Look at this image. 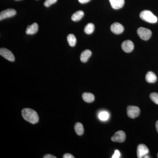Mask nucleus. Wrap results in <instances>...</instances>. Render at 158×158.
Masks as SVG:
<instances>
[{
	"instance_id": "obj_1",
	"label": "nucleus",
	"mask_w": 158,
	"mask_h": 158,
	"mask_svg": "<svg viewBox=\"0 0 158 158\" xmlns=\"http://www.w3.org/2000/svg\"><path fill=\"white\" fill-rule=\"evenodd\" d=\"M22 115L25 120L32 124L37 123L39 120V117L37 112L32 109H24L22 111Z\"/></svg>"
},
{
	"instance_id": "obj_2",
	"label": "nucleus",
	"mask_w": 158,
	"mask_h": 158,
	"mask_svg": "<svg viewBox=\"0 0 158 158\" xmlns=\"http://www.w3.org/2000/svg\"><path fill=\"white\" fill-rule=\"evenodd\" d=\"M140 17L143 20L151 23H155L158 21L156 16L148 10H144L141 11L140 13Z\"/></svg>"
},
{
	"instance_id": "obj_3",
	"label": "nucleus",
	"mask_w": 158,
	"mask_h": 158,
	"mask_svg": "<svg viewBox=\"0 0 158 158\" xmlns=\"http://www.w3.org/2000/svg\"><path fill=\"white\" fill-rule=\"evenodd\" d=\"M137 33L139 37L144 40H147L151 38L152 36V31L149 29L144 27H140L138 29Z\"/></svg>"
},
{
	"instance_id": "obj_4",
	"label": "nucleus",
	"mask_w": 158,
	"mask_h": 158,
	"mask_svg": "<svg viewBox=\"0 0 158 158\" xmlns=\"http://www.w3.org/2000/svg\"><path fill=\"white\" fill-rule=\"evenodd\" d=\"M140 110L135 106H129L127 108V116L130 118H135L140 115Z\"/></svg>"
},
{
	"instance_id": "obj_5",
	"label": "nucleus",
	"mask_w": 158,
	"mask_h": 158,
	"mask_svg": "<svg viewBox=\"0 0 158 158\" xmlns=\"http://www.w3.org/2000/svg\"><path fill=\"white\" fill-rule=\"evenodd\" d=\"M0 55L10 62H14L15 60L13 54L7 48H1L0 49Z\"/></svg>"
},
{
	"instance_id": "obj_6",
	"label": "nucleus",
	"mask_w": 158,
	"mask_h": 158,
	"mask_svg": "<svg viewBox=\"0 0 158 158\" xmlns=\"http://www.w3.org/2000/svg\"><path fill=\"white\" fill-rule=\"evenodd\" d=\"M149 152V150L145 144H140L137 148V157L138 158L144 157Z\"/></svg>"
},
{
	"instance_id": "obj_7",
	"label": "nucleus",
	"mask_w": 158,
	"mask_h": 158,
	"mask_svg": "<svg viewBox=\"0 0 158 158\" xmlns=\"http://www.w3.org/2000/svg\"><path fill=\"white\" fill-rule=\"evenodd\" d=\"M126 139V134L124 131H119L116 132L111 139L113 142H118L119 143L124 142Z\"/></svg>"
},
{
	"instance_id": "obj_8",
	"label": "nucleus",
	"mask_w": 158,
	"mask_h": 158,
	"mask_svg": "<svg viewBox=\"0 0 158 158\" xmlns=\"http://www.w3.org/2000/svg\"><path fill=\"white\" fill-rule=\"evenodd\" d=\"M16 14V11L14 9H7L2 11L0 13V20L14 16Z\"/></svg>"
},
{
	"instance_id": "obj_9",
	"label": "nucleus",
	"mask_w": 158,
	"mask_h": 158,
	"mask_svg": "<svg viewBox=\"0 0 158 158\" xmlns=\"http://www.w3.org/2000/svg\"><path fill=\"white\" fill-rule=\"evenodd\" d=\"M123 50L126 53L131 52L134 48V44L132 41L127 40L123 43L121 45Z\"/></svg>"
},
{
	"instance_id": "obj_10",
	"label": "nucleus",
	"mask_w": 158,
	"mask_h": 158,
	"mask_svg": "<svg viewBox=\"0 0 158 158\" xmlns=\"http://www.w3.org/2000/svg\"><path fill=\"white\" fill-rule=\"evenodd\" d=\"M111 31L114 34H119L124 31V27L121 24L118 23H115L111 26Z\"/></svg>"
},
{
	"instance_id": "obj_11",
	"label": "nucleus",
	"mask_w": 158,
	"mask_h": 158,
	"mask_svg": "<svg viewBox=\"0 0 158 158\" xmlns=\"http://www.w3.org/2000/svg\"><path fill=\"white\" fill-rule=\"evenodd\" d=\"M112 8L114 9H121L124 6V0H109Z\"/></svg>"
},
{
	"instance_id": "obj_12",
	"label": "nucleus",
	"mask_w": 158,
	"mask_h": 158,
	"mask_svg": "<svg viewBox=\"0 0 158 158\" xmlns=\"http://www.w3.org/2000/svg\"><path fill=\"white\" fill-rule=\"evenodd\" d=\"M38 30V25L37 23H34L31 25L28 26L26 30V33L27 34H34L37 33Z\"/></svg>"
},
{
	"instance_id": "obj_13",
	"label": "nucleus",
	"mask_w": 158,
	"mask_h": 158,
	"mask_svg": "<svg viewBox=\"0 0 158 158\" xmlns=\"http://www.w3.org/2000/svg\"><path fill=\"white\" fill-rule=\"evenodd\" d=\"M91 51L89 50H85L84 52H82L80 56V59L82 62H86L88 61V59L91 56Z\"/></svg>"
},
{
	"instance_id": "obj_14",
	"label": "nucleus",
	"mask_w": 158,
	"mask_h": 158,
	"mask_svg": "<svg viewBox=\"0 0 158 158\" xmlns=\"http://www.w3.org/2000/svg\"><path fill=\"white\" fill-rule=\"evenodd\" d=\"M145 80L148 83H155L157 81V77L152 72L149 71L146 74Z\"/></svg>"
},
{
	"instance_id": "obj_15",
	"label": "nucleus",
	"mask_w": 158,
	"mask_h": 158,
	"mask_svg": "<svg viewBox=\"0 0 158 158\" xmlns=\"http://www.w3.org/2000/svg\"><path fill=\"white\" fill-rule=\"evenodd\" d=\"M82 98L87 103H91L94 100V96L90 93H84L82 94Z\"/></svg>"
},
{
	"instance_id": "obj_16",
	"label": "nucleus",
	"mask_w": 158,
	"mask_h": 158,
	"mask_svg": "<svg viewBox=\"0 0 158 158\" xmlns=\"http://www.w3.org/2000/svg\"><path fill=\"white\" fill-rule=\"evenodd\" d=\"M84 15V11H77L73 15L71 19L74 22H77L80 21Z\"/></svg>"
},
{
	"instance_id": "obj_17",
	"label": "nucleus",
	"mask_w": 158,
	"mask_h": 158,
	"mask_svg": "<svg viewBox=\"0 0 158 158\" xmlns=\"http://www.w3.org/2000/svg\"><path fill=\"white\" fill-rule=\"evenodd\" d=\"M75 131L77 135H82L84 132V127L83 125L80 123H77L75 125Z\"/></svg>"
},
{
	"instance_id": "obj_18",
	"label": "nucleus",
	"mask_w": 158,
	"mask_h": 158,
	"mask_svg": "<svg viewBox=\"0 0 158 158\" xmlns=\"http://www.w3.org/2000/svg\"><path fill=\"white\" fill-rule=\"evenodd\" d=\"M67 41L69 46L74 47L75 46L77 43V39L75 36L73 34H70L67 36Z\"/></svg>"
},
{
	"instance_id": "obj_19",
	"label": "nucleus",
	"mask_w": 158,
	"mask_h": 158,
	"mask_svg": "<svg viewBox=\"0 0 158 158\" xmlns=\"http://www.w3.org/2000/svg\"><path fill=\"white\" fill-rule=\"evenodd\" d=\"M94 30V25L93 23H89L85 27L84 31H85V32L86 34H90L93 33Z\"/></svg>"
},
{
	"instance_id": "obj_20",
	"label": "nucleus",
	"mask_w": 158,
	"mask_h": 158,
	"mask_svg": "<svg viewBox=\"0 0 158 158\" xmlns=\"http://www.w3.org/2000/svg\"><path fill=\"white\" fill-rule=\"evenodd\" d=\"M109 113L106 111H102L98 115V118L103 121H106L109 118Z\"/></svg>"
},
{
	"instance_id": "obj_21",
	"label": "nucleus",
	"mask_w": 158,
	"mask_h": 158,
	"mask_svg": "<svg viewBox=\"0 0 158 158\" xmlns=\"http://www.w3.org/2000/svg\"><path fill=\"white\" fill-rule=\"evenodd\" d=\"M150 98L156 104L158 105V94L154 92L150 94Z\"/></svg>"
},
{
	"instance_id": "obj_22",
	"label": "nucleus",
	"mask_w": 158,
	"mask_h": 158,
	"mask_svg": "<svg viewBox=\"0 0 158 158\" xmlns=\"http://www.w3.org/2000/svg\"><path fill=\"white\" fill-rule=\"evenodd\" d=\"M57 0H46L44 2V6L46 7H50L51 5L56 2Z\"/></svg>"
},
{
	"instance_id": "obj_23",
	"label": "nucleus",
	"mask_w": 158,
	"mask_h": 158,
	"mask_svg": "<svg viewBox=\"0 0 158 158\" xmlns=\"http://www.w3.org/2000/svg\"><path fill=\"white\" fill-rule=\"evenodd\" d=\"M120 153L119 152V151L118 150H116L115 151L114 154L112 156V158H118L120 157Z\"/></svg>"
},
{
	"instance_id": "obj_24",
	"label": "nucleus",
	"mask_w": 158,
	"mask_h": 158,
	"mask_svg": "<svg viewBox=\"0 0 158 158\" xmlns=\"http://www.w3.org/2000/svg\"><path fill=\"white\" fill-rule=\"evenodd\" d=\"M63 158H74L73 155L69 153H66L63 156Z\"/></svg>"
},
{
	"instance_id": "obj_25",
	"label": "nucleus",
	"mask_w": 158,
	"mask_h": 158,
	"mask_svg": "<svg viewBox=\"0 0 158 158\" xmlns=\"http://www.w3.org/2000/svg\"><path fill=\"white\" fill-rule=\"evenodd\" d=\"M44 158H56L55 156L52 155L51 154L46 155L43 157Z\"/></svg>"
},
{
	"instance_id": "obj_26",
	"label": "nucleus",
	"mask_w": 158,
	"mask_h": 158,
	"mask_svg": "<svg viewBox=\"0 0 158 158\" xmlns=\"http://www.w3.org/2000/svg\"><path fill=\"white\" fill-rule=\"evenodd\" d=\"M90 0H78L79 2L81 4H85L90 2Z\"/></svg>"
},
{
	"instance_id": "obj_27",
	"label": "nucleus",
	"mask_w": 158,
	"mask_h": 158,
	"mask_svg": "<svg viewBox=\"0 0 158 158\" xmlns=\"http://www.w3.org/2000/svg\"><path fill=\"white\" fill-rule=\"evenodd\" d=\"M156 129L158 133V121H157L156 123Z\"/></svg>"
},
{
	"instance_id": "obj_28",
	"label": "nucleus",
	"mask_w": 158,
	"mask_h": 158,
	"mask_svg": "<svg viewBox=\"0 0 158 158\" xmlns=\"http://www.w3.org/2000/svg\"><path fill=\"white\" fill-rule=\"evenodd\" d=\"M15 1H19V0H15Z\"/></svg>"
},
{
	"instance_id": "obj_29",
	"label": "nucleus",
	"mask_w": 158,
	"mask_h": 158,
	"mask_svg": "<svg viewBox=\"0 0 158 158\" xmlns=\"http://www.w3.org/2000/svg\"><path fill=\"white\" fill-rule=\"evenodd\" d=\"M157 157L158 158V154H157Z\"/></svg>"
}]
</instances>
